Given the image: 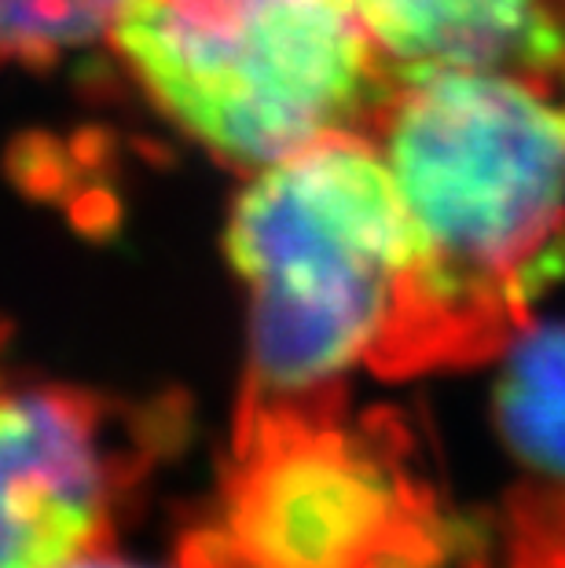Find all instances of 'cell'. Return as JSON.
I'll list each match as a JSON object with an SVG mask.
<instances>
[{
    "instance_id": "obj_1",
    "label": "cell",
    "mask_w": 565,
    "mask_h": 568,
    "mask_svg": "<svg viewBox=\"0 0 565 568\" xmlns=\"http://www.w3.org/2000/svg\"><path fill=\"white\" fill-rule=\"evenodd\" d=\"M565 81L393 67L367 129L415 232L390 378L477 364L565 280Z\"/></svg>"
},
{
    "instance_id": "obj_9",
    "label": "cell",
    "mask_w": 565,
    "mask_h": 568,
    "mask_svg": "<svg viewBox=\"0 0 565 568\" xmlns=\"http://www.w3.org/2000/svg\"><path fill=\"white\" fill-rule=\"evenodd\" d=\"M59 568H143V565L114 558V550H100V554H85V558H74V561L59 565Z\"/></svg>"
},
{
    "instance_id": "obj_2",
    "label": "cell",
    "mask_w": 565,
    "mask_h": 568,
    "mask_svg": "<svg viewBox=\"0 0 565 568\" xmlns=\"http://www.w3.org/2000/svg\"><path fill=\"white\" fill-rule=\"evenodd\" d=\"M228 257L250 290L239 400L345 389L356 364L390 371L415 294V232L386 159L360 132L258 169L228 224Z\"/></svg>"
},
{
    "instance_id": "obj_6",
    "label": "cell",
    "mask_w": 565,
    "mask_h": 568,
    "mask_svg": "<svg viewBox=\"0 0 565 568\" xmlns=\"http://www.w3.org/2000/svg\"><path fill=\"white\" fill-rule=\"evenodd\" d=\"M390 67L565 81V0H356Z\"/></svg>"
},
{
    "instance_id": "obj_4",
    "label": "cell",
    "mask_w": 565,
    "mask_h": 568,
    "mask_svg": "<svg viewBox=\"0 0 565 568\" xmlns=\"http://www.w3.org/2000/svg\"><path fill=\"white\" fill-rule=\"evenodd\" d=\"M111 38L180 129L254 169L367 125L393 81L356 0H122Z\"/></svg>"
},
{
    "instance_id": "obj_5",
    "label": "cell",
    "mask_w": 565,
    "mask_h": 568,
    "mask_svg": "<svg viewBox=\"0 0 565 568\" xmlns=\"http://www.w3.org/2000/svg\"><path fill=\"white\" fill-rule=\"evenodd\" d=\"M176 429V404L114 400L22 367L0 323V568L114 550L129 495Z\"/></svg>"
},
{
    "instance_id": "obj_7",
    "label": "cell",
    "mask_w": 565,
    "mask_h": 568,
    "mask_svg": "<svg viewBox=\"0 0 565 568\" xmlns=\"http://www.w3.org/2000/svg\"><path fill=\"white\" fill-rule=\"evenodd\" d=\"M503 440L528 466L565 477V323L518 331L496 385Z\"/></svg>"
},
{
    "instance_id": "obj_8",
    "label": "cell",
    "mask_w": 565,
    "mask_h": 568,
    "mask_svg": "<svg viewBox=\"0 0 565 568\" xmlns=\"http://www.w3.org/2000/svg\"><path fill=\"white\" fill-rule=\"evenodd\" d=\"M122 0H0V59H52L111 33Z\"/></svg>"
},
{
    "instance_id": "obj_3",
    "label": "cell",
    "mask_w": 565,
    "mask_h": 568,
    "mask_svg": "<svg viewBox=\"0 0 565 568\" xmlns=\"http://www.w3.org/2000/svg\"><path fill=\"white\" fill-rule=\"evenodd\" d=\"M452 517L393 410L345 389L239 400L210 517L184 568H444Z\"/></svg>"
}]
</instances>
